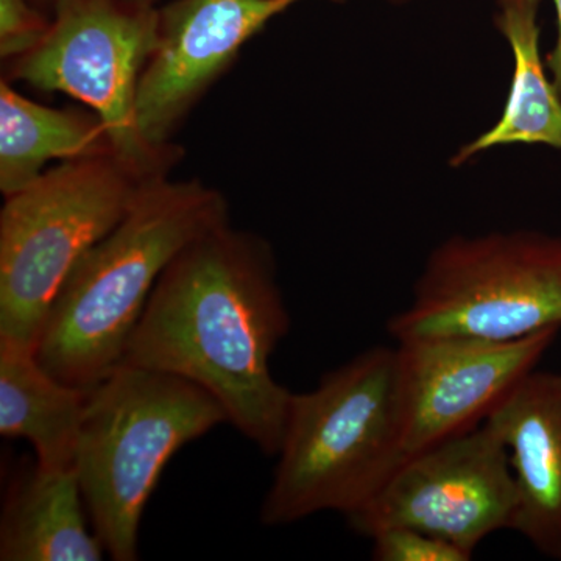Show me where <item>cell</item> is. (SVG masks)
Returning a JSON list of instances; mask_svg holds the SVG:
<instances>
[{
	"mask_svg": "<svg viewBox=\"0 0 561 561\" xmlns=\"http://www.w3.org/2000/svg\"><path fill=\"white\" fill-rule=\"evenodd\" d=\"M289 330L271 243L230 221L169 264L124 362L197 383L239 434L276 457L294 391L271 360Z\"/></svg>",
	"mask_w": 561,
	"mask_h": 561,
	"instance_id": "1",
	"label": "cell"
},
{
	"mask_svg": "<svg viewBox=\"0 0 561 561\" xmlns=\"http://www.w3.org/2000/svg\"><path fill=\"white\" fill-rule=\"evenodd\" d=\"M230 205L201 180L151 181L130 213L70 272L44 321L36 356L60 381L90 390L124 364L169 264L230 224Z\"/></svg>",
	"mask_w": 561,
	"mask_h": 561,
	"instance_id": "2",
	"label": "cell"
},
{
	"mask_svg": "<svg viewBox=\"0 0 561 561\" xmlns=\"http://www.w3.org/2000/svg\"><path fill=\"white\" fill-rule=\"evenodd\" d=\"M405 409L397 346H373L291 393L265 526L317 513L360 511L405 460Z\"/></svg>",
	"mask_w": 561,
	"mask_h": 561,
	"instance_id": "3",
	"label": "cell"
},
{
	"mask_svg": "<svg viewBox=\"0 0 561 561\" xmlns=\"http://www.w3.org/2000/svg\"><path fill=\"white\" fill-rule=\"evenodd\" d=\"M224 423L227 412L197 383L127 362L88 390L76 471L106 556L138 560L140 523L165 465Z\"/></svg>",
	"mask_w": 561,
	"mask_h": 561,
	"instance_id": "4",
	"label": "cell"
},
{
	"mask_svg": "<svg viewBox=\"0 0 561 561\" xmlns=\"http://www.w3.org/2000/svg\"><path fill=\"white\" fill-rule=\"evenodd\" d=\"M151 181L117 154L61 161L0 210V342L36 348L81 257L130 213Z\"/></svg>",
	"mask_w": 561,
	"mask_h": 561,
	"instance_id": "5",
	"label": "cell"
},
{
	"mask_svg": "<svg viewBox=\"0 0 561 561\" xmlns=\"http://www.w3.org/2000/svg\"><path fill=\"white\" fill-rule=\"evenodd\" d=\"M561 328V238L516 230L454 236L427 257L411 305L387 330L430 337L515 341Z\"/></svg>",
	"mask_w": 561,
	"mask_h": 561,
	"instance_id": "6",
	"label": "cell"
},
{
	"mask_svg": "<svg viewBox=\"0 0 561 561\" xmlns=\"http://www.w3.org/2000/svg\"><path fill=\"white\" fill-rule=\"evenodd\" d=\"M157 31L158 7L133 0H55L49 31L35 49L7 65L9 79L76 99L101 117L122 161L144 179H165L183 149L151 146L136 124L139 80Z\"/></svg>",
	"mask_w": 561,
	"mask_h": 561,
	"instance_id": "7",
	"label": "cell"
},
{
	"mask_svg": "<svg viewBox=\"0 0 561 561\" xmlns=\"http://www.w3.org/2000/svg\"><path fill=\"white\" fill-rule=\"evenodd\" d=\"M516 504L507 446L482 423L405 457L375 497L346 519L368 538L408 527L472 556L494 531L512 530Z\"/></svg>",
	"mask_w": 561,
	"mask_h": 561,
	"instance_id": "8",
	"label": "cell"
},
{
	"mask_svg": "<svg viewBox=\"0 0 561 561\" xmlns=\"http://www.w3.org/2000/svg\"><path fill=\"white\" fill-rule=\"evenodd\" d=\"M297 2L172 0L158 7L157 43L136 95L140 136L151 146H173L181 124L232 68L243 46Z\"/></svg>",
	"mask_w": 561,
	"mask_h": 561,
	"instance_id": "9",
	"label": "cell"
},
{
	"mask_svg": "<svg viewBox=\"0 0 561 561\" xmlns=\"http://www.w3.org/2000/svg\"><path fill=\"white\" fill-rule=\"evenodd\" d=\"M561 328L515 341L430 337L400 342L408 456L479 426L540 364Z\"/></svg>",
	"mask_w": 561,
	"mask_h": 561,
	"instance_id": "10",
	"label": "cell"
},
{
	"mask_svg": "<svg viewBox=\"0 0 561 561\" xmlns=\"http://www.w3.org/2000/svg\"><path fill=\"white\" fill-rule=\"evenodd\" d=\"M483 423L511 456L518 496L512 530L561 561V371L535 368Z\"/></svg>",
	"mask_w": 561,
	"mask_h": 561,
	"instance_id": "11",
	"label": "cell"
},
{
	"mask_svg": "<svg viewBox=\"0 0 561 561\" xmlns=\"http://www.w3.org/2000/svg\"><path fill=\"white\" fill-rule=\"evenodd\" d=\"M88 518L76 468L22 465L3 497L0 560L101 561L105 546Z\"/></svg>",
	"mask_w": 561,
	"mask_h": 561,
	"instance_id": "12",
	"label": "cell"
},
{
	"mask_svg": "<svg viewBox=\"0 0 561 561\" xmlns=\"http://www.w3.org/2000/svg\"><path fill=\"white\" fill-rule=\"evenodd\" d=\"M88 390L55 378L35 348L0 342V434L22 438L47 468H76Z\"/></svg>",
	"mask_w": 561,
	"mask_h": 561,
	"instance_id": "13",
	"label": "cell"
},
{
	"mask_svg": "<svg viewBox=\"0 0 561 561\" xmlns=\"http://www.w3.org/2000/svg\"><path fill=\"white\" fill-rule=\"evenodd\" d=\"M494 25L511 44L513 77L501 119L456 151L453 168L476 154L512 144H541L561 150V98L540 54L541 0H496Z\"/></svg>",
	"mask_w": 561,
	"mask_h": 561,
	"instance_id": "14",
	"label": "cell"
},
{
	"mask_svg": "<svg viewBox=\"0 0 561 561\" xmlns=\"http://www.w3.org/2000/svg\"><path fill=\"white\" fill-rule=\"evenodd\" d=\"M114 153L105 124L87 106L41 105L0 81V191L16 194L47 171L50 161Z\"/></svg>",
	"mask_w": 561,
	"mask_h": 561,
	"instance_id": "15",
	"label": "cell"
},
{
	"mask_svg": "<svg viewBox=\"0 0 561 561\" xmlns=\"http://www.w3.org/2000/svg\"><path fill=\"white\" fill-rule=\"evenodd\" d=\"M373 560L376 561H470L471 553L457 548L451 542L408 529L391 527L371 535Z\"/></svg>",
	"mask_w": 561,
	"mask_h": 561,
	"instance_id": "16",
	"label": "cell"
},
{
	"mask_svg": "<svg viewBox=\"0 0 561 561\" xmlns=\"http://www.w3.org/2000/svg\"><path fill=\"white\" fill-rule=\"evenodd\" d=\"M50 16L33 0H0V57L13 62L24 57L46 36Z\"/></svg>",
	"mask_w": 561,
	"mask_h": 561,
	"instance_id": "17",
	"label": "cell"
},
{
	"mask_svg": "<svg viewBox=\"0 0 561 561\" xmlns=\"http://www.w3.org/2000/svg\"><path fill=\"white\" fill-rule=\"evenodd\" d=\"M552 2L557 14V39L553 49L546 55L545 62L551 73L553 87L561 98V0H552Z\"/></svg>",
	"mask_w": 561,
	"mask_h": 561,
	"instance_id": "18",
	"label": "cell"
},
{
	"mask_svg": "<svg viewBox=\"0 0 561 561\" xmlns=\"http://www.w3.org/2000/svg\"><path fill=\"white\" fill-rule=\"evenodd\" d=\"M54 2L55 0H33V3H35L36 7H39V9L44 11V13L49 14V16L51 13V9H54Z\"/></svg>",
	"mask_w": 561,
	"mask_h": 561,
	"instance_id": "19",
	"label": "cell"
},
{
	"mask_svg": "<svg viewBox=\"0 0 561 561\" xmlns=\"http://www.w3.org/2000/svg\"><path fill=\"white\" fill-rule=\"evenodd\" d=\"M133 2L139 3V5L158 7L160 0H133Z\"/></svg>",
	"mask_w": 561,
	"mask_h": 561,
	"instance_id": "20",
	"label": "cell"
}]
</instances>
